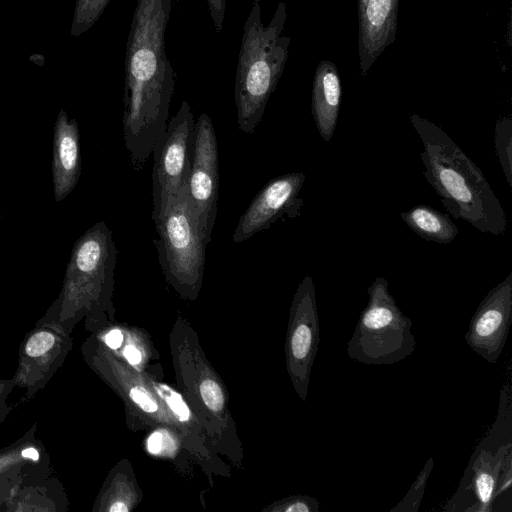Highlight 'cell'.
Segmentation results:
<instances>
[{
  "instance_id": "52a82bcc",
  "label": "cell",
  "mask_w": 512,
  "mask_h": 512,
  "mask_svg": "<svg viewBox=\"0 0 512 512\" xmlns=\"http://www.w3.org/2000/svg\"><path fill=\"white\" fill-rule=\"evenodd\" d=\"M195 139V120L187 101L167 123L153 147L152 219L158 220L184 190L190 171Z\"/></svg>"
},
{
  "instance_id": "d4e9b609",
  "label": "cell",
  "mask_w": 512,
  "mask_h": 512,
  "mask_svg": "<svg viewBox=\"0 0 512 512\" xmlns=\"http://www.w3.org/2000/svg\"><path fill=\"white\" fill-rule=\"evenodd\" d=\"M129 396L137 406L147 413L156 412L158 409L157 403L143 387H132Z\"/></svg>"
},
{
  "instance_id": "3957f363",
  "label": "cell",
  "mask_w": 512,
  "mask_h": 512,
  "mask_svg": "<svg viewBox=\"0 0 512 512\" xmlns=\"http://www.w3.org/2000/svg\"><path fill=\"white\" fill-rule=\"evenodd\" d=\"M285 6L280 3L267 26L259 0L253 2L244 23L235 79L239 129L247 134L259 125L266 104L282 74L289 40L281 37Z\"/></svg>"
},
{
  "instance_id": "7c38bea8",
  "label": "cell",
  "mask_w": 512,
  "mask_h": 512,
  "mask_svg": "<svg viewBox=\"0 0 512 512\" xmlns=\"http://www.w3.org/2000/svg\"><path fill=\"white\" fill-rule=\"evenodd\" d=\"M294 323L289 338V353L300 393L304 397L309 375L319 345V318L316 292L312 278L306 276L300 283L293 302Z\"/></svg>"
},
{
  "instance_id": "ba28073f",
  "label": "cell",
  "mask_w": 512,
  "mask_h": 512,
  "mask_svg": "<svg viewBox=\"0 0 512 512\" xmlns=\"http://www.w3.org/2000/svg\"><path fill=\"white\" fill-rule=\"evenodd\" d=\"M218 191L217 138L210 117L201 113L195 122L192 163L183 192L207 244L211 241L216 219Z\"/></svg>"
},
{
  "instance_id": "2e32d148",
  "label": "cell",
  "mask_w": 512,
  "mask_h": 512,
  "mask_svg": "<svg viewBox=\"0 0 512 512\" xmlns=\"http://www.w3.org/2000/svg\"><path fill=\"white\" fill-rule=\"evenodd\" d=\"M341 88L337 74L332 70L318 71L312 96V115L320 136L331 140L340 106Z\"/></svg>"
},
{
  "instance_id": "cb8c5ba5",
  "label": "cell",
  "mask_w": 512,
  "mask_h": 512,
  "mask_svg": "<svg viewBox=\"0 0 512 512\" xmlns=\"http://www.w3.org/2000/svg\"><path fill=\"white\" fill-rule=\"evenodd\" d=\"M512 483V449L506 454L498 475L495 498L510 489Z\"/></svg>"
},
{
  "instance_id": "f546056e",
  "label": "cell",
  "mask_w": 512,
  "mask_h": 512,
  "mask_svg": "<svg viewBox=\"0 0 512 512\" xmlns=\"http://www.w3.org/2000/svg\"><path fill=\"white\" fill-rule=\"evenodd\" d=\"M123 354L130 364L136 365L141 361L140 351L133 345H127Z\"/></svg>"
},
{
  "instance_id": "5bb4252c",
  "label": "cell",
  "mask_w": 512,
  "mask_h": 512,
  "mask_svg": "<svg viewBox=\"0 0 512 512\" xmlns=\"http://www.w3.org/2000/svg\"><path fill=\"white\" fill-rule=\"evenodd\" d=\"M511 449L512 443L507 442L498 447L495 454L484 448L479 451L472 464L471 482L464 488V492H469L471 498L465 512L492 511L500 467Z\"/></svg>"
},
{
  "instance_id": "83f0119b",
  "label": "cell",
  "mask_w": 512,
  "mask_h": 512,
  "mask_svg": "<svg viewBox=\"0 0 512 512\" xmlns=\"http://www.w3.org/2000/svg\"><path fill=\"white\" fill-rule=\"evenodd\" d=\"M163 434L159 431L152 433L147 439V450L151 454H158L162 450Z\"/></svg>"
},
{
  "instance_id": "484cf974",
  "label": "cell",
  "mask_w": 512,
  "mask_h": 512,
  "mask_svg": "<svg viewBox=\"0 0 512 512\" xmlns=\"http://www.w3.org/2000/svg\"><path fill=\"white\" fill-rule=\"evenodd\" d=\"M227 0H207L209 13L215 30L221 32L226 12Z\"/></svg>"
},
{
  "instance_id": "4316f807",
  "label": "cell",
  "mask_w": 512,
  "mask_h": 512,
  "mask_svg": "<svg viewBox=\"0 0 512 512\" xmlns=\"http://www.w3.org/2000/svg\"><path fill=\"white\" fill-rule=\"evenodd\" d=\"M14 386L15 382L13 378L9 380L0 381V422L4 420V418L9 412V407L7 405V396Z\"/></svg>"
},
{
  "instance_id": "7a4b0ae2",
  "label": "cell",
  "mask_w": 512,
  "mask_h": 512,
  "mask_svg": "<svg viewBox=\"0 0 512 512\" xmlns=\"http://www.w3.org/2000/svg\"><path fill=\"white\" fill-rule=\"evenodd\" d=\"M410 121L423 144V175L448 214L480 232L502 235L507 229L506 213L482 171L434 123L418 115Z\"/></svg>"
},
{
  "instance_id": "7402d4cb",
  "label": "cell",
  "mask_w": 512,
  "mask_h": 512,
  "mask_svg": "<svg viewBox=\"0 0 512 512\" xmlns=\"http://www.w3.org/2000/svg\"><path fill=\"white\" fill-rule=\"evenodd\" d=\"M199 391L204 404L210 410L218 412L222 409L224 397L217 382L212 379H205L200 384Z\"/></svg>"
},
{
  "instance_id": "277c9868",
  "label": "cell",
  "mask_w": 512,
  "mask_h": 512,
  "mask_svg": "<svg viewBox=\"0 0 512 512\" xmlns=\"http://www.w3.org/2000/svg\"><path fill=\"white\" fill-rule=\"evenodd\" d=\"M367 293V305L347 343L348 357L367 365H391L408 358L416 349L412 321L390 294L388 281L376 277Z\"/></svg>"
},
{
  "instance_id": "603a6c76",
  "label": "cell",
  "mask_w": 512,
  "mask_h": 512,
  "mask_svg": "<svg viewBox=\"0 0 512 512\" xmlns=\"http://www.w3.org/2000/svg\"><path fill=\"white\" fill-rule=\"evenodd\" d=\"M392 0H368L366 16L374 27L381 26L391 9Z\"/></svg>"
},
{
  "instance_id": "44dd1931",
  "label": "cell",
  "mask_w": 512,
  "mask_h": 512,
  "mask_svg": "<svg viewBox=\"0 0 512 512\" xmlns=\"http://www.w3.org/2000/svg\"><path fill=\"white\" fill-rule=\"evenodd\" d=\"M154 388L179 421L185 422L189 420L190 409L179 393L166 384H155Z\"/></svg>"
},
{
  "instance_id": "ffe728a7",
  "label": "cell",
  "mask_w": 512,
  "mask_h": 512,
  "mask_svg": "<svg viewBox=\"0 0 512 512\" xmlns=\"http://www.w3.org/2000/svg\"><path fill=\"white\" fill-rule=\"evenodd\" d=\"M433 468V458H429L417 479L403 499L391 509V512H416L424 496L427 479Z\"/></svg>"
},
{
  "instance_id": "8992f818",
  "label": "cell",
  "mask_w": 512,
  "mask_h": 512,
  "mask_svg": "<svg viewBox=\"0 0 512 512\" xmlns=\"http://www.w3.org/2000/svg\"><path fill=\"white\" fill-rule=\"evenodd\" d=\"M159 264L166 278L180 290L194 291L200 285L208 245L182 191L155 221Z\"/></svg>"
},
{
  "instance_id": "5b68a950",
  "label": "cell",
  "mask_w": 512,
  "mask_h": 512,
  "mask_svg": "<svg viewBox=\"0 0 512 512\" xmlns=\"http://www.w3.org/2000/svg\"><path fill=\"white\" fill-rule=\"evenodd\" d=\"M116 255L112 233L105 222H98L89 228L75 242L61 293L41 322L58 324L68 332L72 314L88 298L109 289Z\"/></svg>"
},
{
  "instance_id": "8fae6325",
  "label": "cell",
  "mask_w": 512,
  "mask_h": 512,
  "mask_svg": "<svg viewBox=\"0 0 512 512\" xmlns=\"http://www.w3.org/2000/svg\"><path fill=\"white\" fill-rule=\"evenodd\" d=\"M22 342L15 385L29 396L41 389L61 366L68 353V332L58 324L43 323Z\"/></svg>"
},
{
  "instance_id": "9a60e30c",
  "label": "cell",
  "mask_w": 512,
  "mask_h": 512,
  "mask_svg": "<svg viewBox=\"0 0 512 512\" xmlns=\"http://www.w3.org/2000/svg\"><path fill=\"white\" fill-rule=\"evenodd\" d=\"M48 467L49 458L32 432L0 451V479L10 475L42 478Z\"/></svg>"
},
{
  "instance_id": "4dcf8cb0",
  "label": "cell",
  "mask_w": 512,
  "mask_h": 512,
  "mask_svg": "<svg viewBox=\"0 0 512 512\" xmlns=\"http://www.w3.org/2000/svg\"><path fill=\"white\" fill-rule=\"evenodd\" d=\"M110 512H127L129 511L128 506L123 502H114L109 508Z\"/></svg>"
},
{
  "instance_id": "f1b7e54d",
  "label": "cell",
  "mask_w": 512,
  "mask_h": 512,
  "mask_svg": "<svg viewBox=\"0 0 512 512\" xmlns=\"http://www.w3.org/2000/svg\"><path fill=\"white\" fill-rule=\"evenodd\" d=\"M104 341L109 348L115 350L121 346L123 334L119 329H113L106 334Z\"/></svg>"
},
{
  "instance_id": "6da1fadb",
  "label": "cell",
  "mask_w": 512,
  "mask_h": 512,
  "mask_svg": "<svg viewBox=\"0 0 512 512\" xmlns=\"http://www.w3.org/2000/svg\"><path fill=\"white\" fill-rule=\"evenodd\" d=\"M173 0H138L126 45L123 140L140 171L167 127L174 70L165 50Z\"/></svg>"
},
{
  "instance_id": "d6986e66",
  "label": "cell",
  "mask_w": 512,
  "mask_h": 512,
  "mask_svg": "<svg viewBox=\"0 0 512 512\" xmlns=\"http://www.w3.org/2000/svg\"><path fill=\"white\" fill-rule=\"evenodd\" d=\"M494 143L503 174L512 188V122L509 118L497 122Z\"/></svg>"
},
{
  "instance_id": "9c48e42d",
  "label": "cell",
  "mask_w": 512,
  "mask_h": 512,
  "mask_svg": "<svg viewBox=\"0 0 512 512\" xmlns=\"http://www.w3.org/2000/svg\"><path fill=\"white\" fill-rule=\"evenodd\" d=\"M305 179L303 172H290L271 179L241 215L232 236L233 242L246 241L278 220L300 216L304 200L299 193Z\"/></svg>"
},
{
  "instance_id": "e0dca14e",
  "label": "cell",
  "mask_w": 512,
  "mask_h": 512,
  "mask_svg": "<svg viewBox=\"0 0 512 512\" xmlns=\"http://www.w3.org/2000/svg\"><path fill=\"white\" fill-rule=\"evenodd\" d=\"M400 217L414 233L427 241L449 244L459 232L447 214L426 204H419L401 212Z\"/></svg>"
},
{
  "instance_id": "ac0fdd59",
  "label": "cell",
  "mask_w": 512,
  "mask_h": 512,
  "mask_svg": "<svg viewBox=\"0 0 512 512\" xmlns=\"http://www.w3.org/2000/svg\"><path fill=\"white\" fill-rule=\"evenodd\" d=\"M110 0H76L70 34L78 37L87 32L103 14Z\"/></svg>"
},
{
  "instance_id": "4fadbf2b",
  "label": "cell",
  "mask_w": 512,
  "mask_h": 512,
  "mask_svg": "<svg viewBox=\"0 0 512 512\" xmlns=\"http://www.w3.org/2000/svg\"><path fill=\"white\" fill-rule=\"evenodd\" d=\"M52 174L54 198L59 202L75 188L81 174L78 124L63 109L54 126Z\"/></svg>"
},
{
  "instance_id": "30bf717a",
  "label": "cell",
  "mask_w": 512,
  "mask_h": 512,
  "mask_svg": "<svg viewBox=\"0 0 512 512\" xmlns=\"http://www.w3.org/2000/svg\"><path fill=\"white\" fill-rule=\"evenodd\" d=\"M512 322V272L478 305L464 336L468 346L488 363H496Z\"/></svg>"
}]
</instances>
